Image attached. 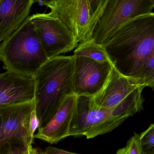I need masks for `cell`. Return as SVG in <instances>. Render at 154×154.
Here are the masks:
<instances>
[{
	"instance_id": "obj_1",
	"label": "cell",
	"mask_w": 154,
	"mask_h": 154,
	"mask_svg": "<svg viewBox=\"0 0 154 154\" xmlns=\"http://www.w3.org/2000/svg\"><path fill=\"white\" fill-rule=\"evenodd\" d=\"M103 46L116 70L142 86L143 71L154 54V13L129 20Z\"/></svg>"
},
{
	"instance_id": "obj_2",
	"label": "cell",
	"mask_w": 154,
	"mask_h": 154,
	"mask_svg": "<svg viewBox=\"0 0 154 154\" xmlns=\"http://www.w3.org/2000/svg\"><path fill=\"white\" fill-rule=\"evenodd\" d=\"M73 73V55L58 56L48 59L33 76L38 128L46 126L65 99L74 94Z\"/></svg>"
},
{
	"instance_id": "obj_3",
	"label": "cell",
	"mask_w": 154,
	"mask_h": 154,
	"mask_svg": "<svg viewBox=\"0 0 154 154\" xmlns=\"http://www.w3.org/2000/svg\"><path fill=\"white\" fill-rule=\"evenodd\" d=\"M48 60L29 17L0 45V60L8 72L33 77Z\"/></svg>"
},
{
	"instance_id": "obj_4",
	"label": "cell",
	"mask_w": 154,
	"mask_h": 154,
	"mask_svg": "<svg viewBox=\"0 0 154 154\" xmlns=\"http://www.w3.org/2000/svg\"><path fill=\"white\" fill-rule=\"evenodd\" d=\"M108 0L44 1L48 13L58 19L74 37L78 44L91 40Z\"/></svg>"
},
{
	"instance_id": "obj_5",
	"label": "cell",
	"mask_w": 154,
	"mask_h": 154,
	"mask_svg": "<svg viewBox=\"0 0 154 154\" xmlns=\"http://www.w3.org/2000/svg\"><path fill=\"white\" fill-rule=\"evenodd\" d=\"M126 119L113 116L112 109L96 105L92 97L77 96L68 137L85 136L87 139L93 138L111 132Z\"/></svg>"
},
{
	"instance_id": "obj_6",
	"label": "cell",
	"mask_w": 154,
	"mask_h": 154,
	"mask_svg": "<svg viewBox=\"0 0 154 154\" xmlns=\"http://www.w3.org/2000/svg\"><path fill=\"white\" fill-rule=\"evenodd\" d=\"M154 0H108L92 39L103 45L129 20L152 13Z\"/></svg>"
},
{
	"instance_id": "obj_7",
	"label": "cell",
	"mask_w": 154,
	"mask_h": 154,
	"mask_svg": "<svg viewBox=\"0 0 154 154\" xmlns=\"http://www.w3.org/2000/svg\"><path fill=\"white\" fill-rule=\"evenodd\" d=\"M144 88L122 75L112 66L104 87L93 99L100 107L114 108L118 112L124 113L133 109L140 102Z\"/></svg>"
},
{
	"instance_id": "obj_8",
	"label": "cell",
	"mask_w": 154,
	"mask_h": 154,
	"mask_svg": "<svg viewBox=\"0 0 154 154\" xmlns=\"http://www.w3.org/2000/svg\"><path fill=\"white\" fill-rule=\"evenodd\" d=\"M35 106V100L0 106V148L11 141L26 149L32 146L30 122Z\"/></svg>"
},
{
	"instance_id": "obj_9",
	"label": "cell",
	"mask_w": 154,
	"mask_h": 154,
	"mask_svg": "<svg viewBox=\"0 0 154 154\" xmlns=\"http://www.w3.org/2000/svg\"><path fill=\"white\" fill-rule=\"evenodd\" d=\"M29 19L48 59L70 52L78 46L74 37L48 13H36L29 16Z\"/></svg>"
},
{
	"instance_id": "obj_10",
	"label": "cell",
	"mask_w": 154,
	"mask_h": 154,
	"mask_svg": "<svg viewBox=\"0 0 154 154\" xmlns=\"http://www.w3.org/2000/svg\"><path fill=\"white\" fill-rule=\"evenodd\" d=\"M74 56L73 84L77 96L94 97L104 87L112 65L84 57Z\"/></svg>"
},
{
	"instance_id": "obj_11",
	"label": "cell",
	"mask_w": 154,
	"mask_h": 154,
	"mask_svg": "<svg viewBox=\"0 0 154 154\" xmlns=\"http://www.w3.org/2000/svg\"><path fill=\"white\" fill-rule=\"evenodd\" d=\"M77 95L72 94L64 100L56 113L46 126L38 129L34 139L56 144L68 137L71 121L75 110Z\"/></svg>"
},
{
	"instance_id": "obj_12",
	"label": "cell",
	"mask_w": 154,
	"mask_h": 154,
	"mask_svg": "<svg viewBox=\"0 0 154 154\" xmlns=\"http://www.w3.org/2000/svg\"><path fill=\"white\" fill-rule=\"evenodd\" d=\"M32 76L8 72L0 74V106L34 100Z\"/></svg>"
},
{
	"instance_id": "obj_13",
	"label": "cell",
	"mask_w": 154,
	"mask_h": 154,
	"mask_svg": "<svg viewBox=\"0 0 154 154\" xmlns=\"http://www.w3.org/2000/svg\"><path fill=\"white\" fill-rule=\"evenodd\" d=\"M34 0H0V43L29 17Z\"/></svg>"
},
{
	"instance_id": "obj_14",
	"label": "cell",
	"mask_w": 154,
	"mask_h": 154,
	"mask_svg": "<svg viewBox=\"0 0 154 154\" xmlns=\"http://www.w3.org/2000/svg\"><path fill=\"white\" fill-rule=\"evenodd\" d=\"M73 56L88 57L100 63L110 62L103 45L97 44L92 39L78 44Z\"/></svg>"
},
{
	"instance_id": "obj_15",
	"label": "cell",
	"mask_w": 154,
	"mask_h": 154,
	"mask_svg": "<svg viewBox=\"0 0 154 154\" xmlns=\"http://www.w3.org/2000/svg\"><path fill=\"white\" fill-rule=\"evenodd\" d=\"M142 154H154V124L140 135Z\"/></svg>"
},
{
	"instance_id": "obj_16",
	"label": "cell",
	"mask_w": 154,
	"mask_h": 154,
	"mask_svg": "<svg viewBox=\"0 0 154 154\" xmlns=\"http://www.w3.org/2000/svg\"><path fill=\"white\" fill-rule=\"evenodd\" d=\"M141 85L149 87L154 90V54L152 55L147 63L141 76Z\"/></svg>"
},
{
	"instance_id": "obj_17",
	"label": "cell",
	"mask_w": 154,
	"mask_h": 154,
	"mask_svg": "<svg viewBox=\"0 0 154 154\" xmlns=\"http://www.w3.org/2000/svg\"><path fill=\"white\" fill-rule=\"evenodd\" d=\"M126 147L129 154H142L139 134L134 133L127 142Z\"/></svg>"
},
{
	"instance_id": "obj_18",
	"label": "cell",
	"mask_w": 154,
	"mask_h": 154,
	"mask_svg": "<svg viewBox=\"0 0 154 154\" xmlns=\"http://www.w3.org/2000/svg\"><path fill=\"white\" fill-rule=\"evenodd\" d=\"M24 148L25 147L17 141H9L0 148V154H17Z\"/></svg>"
},
{
	"instance_id": "obj_19",
	"label": "cell",
	"mask_w": 154,
	"mask_h": 154,
	"mask_svg": "<svg viewBox=\"0 0 154 154\" xmlns=\"http://www.w3.org/2000/svg\"><path fill=\"white\" fill-rule=\"evenodd\" d=\"M40 152L41 154H80L68 152L64 149L52 146L48 147L43 150L40 149Z\"/></svg>"
},
{
	"instance_id": "obj_20",
	"label": "cell",
	"mask_w": 154,
	"mask_h": 154,
	"mask_svg": "<svg viewBox=\"0 0 154 154\" xmlns=\"http://www.w3.org/2000/svg\"><path fill=\"white\" fill-rule=\"evenodd\" d=\"M38 127V121L37 118L35 110H34L31 114V119H30V133L31 136L34 138V136L35 135V132L37 128Z\"/></svg>"
},
{
	"instance_id": "obj_21",
	"label": "cell",
	"mask_w": 154,
	"mask_h": 154,
	"mask_svg": "<svg viewBox=\"0 0 154 154\" xmlns=\"http://www.w3.org/2000/svg\"><path fill=\"white\" fill-rule=\"evenodd\" d=\"M29 150L30 154H40V149L33 148L32 146L29 148Z\"/></svg>"
},
{
	"instance_id": "obj_22",
	"label": "cell",
	"mask_w": 154,
	"mask_h": 154,
	"mask_svg": "<svg viewBox=\"0 0 154 154\" xmlns=\"http://www.w3.org/2000/svg\"><path fill=\"white\" fill-rule=\"evenodd\" d=\"M116 154H129L128 149L126 146L119 149Z\"/></svg>"
},
{
	"instance_id": "obj_23",
	"label": "cell",
	"mask_w": 154,
	"mask_h": 154,
	"mask_svg": "<svg viewBox=\"0 0 154 154\" xmlns=\"http://www.w3.org/2000/svg\"><path fill=\"white\" fill-rule=\"evenodd\" d=\"M17 154H30L29 149L24 148L22 149L19 151Z\"/></svg>"
}]
</instances>
